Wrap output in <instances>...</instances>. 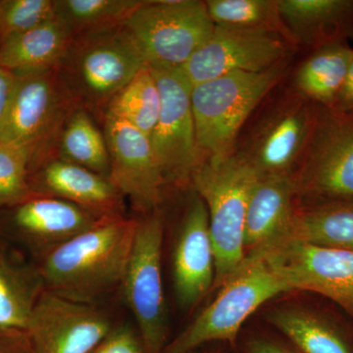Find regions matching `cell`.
I'll list each match as a JSON object with an SVG mask.
<instances>
[{
    "mask_svg": "<svg viewBox=\"0 0 353 353\" xmlns=\"http://www.w3.org/2000/svg\"><path fill=\"white\" fill-rule=\"evenodd\" d=\"M0 6H1V0H0Z\"/></svg>",
    "mask_w": 353,
    "mask_h": 353,
    "instance_id": "36",
    "label": "cell"
},
{
    "mask_svg": "<svg viewBox=\"0 0 353 353\" xmlns=\"http://www.w3.org/2000/svg\"><path fill=\"white\" fill-rule=\"evenodd\" d=\"M250 353H292L285 348L268 341H254L250 343Z\"/></svg>",
    "mask_w": 353,
    "mask_h": 353,
    "instance_id": "35",
    "label": "cell"
},
{
    "mask_svg": "<svg viewBox=\"0 0 353 353\" xmlns=\"http://www.w3.org/2000/svg\"><path fill=\"white\" fill-rule=\"evenodd\" d=\"M287 58L262 72H234L192 88L201 162L233 153L246 123L289 73Z\"/></svg>",
    "mask_w": 353,
    "mask_h": 353,
    "instance_id": "3",
    "label": "cell"
},
{
    "mask_svg": "<svg viewBox=\"0 0 353 353\" xmlns=\"http://www.w3.org/2000/svg\"><path fill=\"white\" fill-rule=\"evenodd\" d=\"M0 353H1V352H0Z\"/></svg>",
    "mask_w": 353,
    "mask_h": 353,
    "instance_id": "37",
    "label": "cell"
},
{
    "mask_svg": "<svg viewBox=\"0 0 353 353\" xmlns=\"http://www.w3.org/2000/svg\"><path fill=\"white\" fill-rule=\"evenodd\" d=\"M75 108L54 70L16 77L12 94L0 119V143L27 148L36 157L57 139Z\"/></svg>",
    "mask_w": 353,
    "mask_h": 353,
    "instance_id": "11",
    "label": "cell"
},
{
    "mask_svg": "<svg viewBox=\"0 0 353 353\" xmlns=\"http://www.w3.org/2000/svg\"><path fill=\"white\" fill-rule=\"evenodd\" d=\"M259 176L234 153L203 160L192 176V190L208 212L216 262L213 288L226 284L245 259L246 210Z\"/></svg>",
    "mask_w": 353,
    "mask_h": 353,
    "instance_id": "5",
    "label": "cell"
},
{
    "mask_svg": "<svg viewBox=\"0 0 353 353\" xmlns=\"http://www.w3.org/2000/svg\"><path fill=\"white\" fill-rule=\"evenodd\" d=\"M272 92L241 131L233 153L260 176H294L312 137L320 108L294 88Z\"/></svg>",
    "mask_w": 353,
    "mask_h": 353,
    "instance_id": "4",
    "label": "cell"
},
{
    "mask_svg": "<svg viewBox=\"0 0 353 353\" xmlns=\"http://www.w3.org/2000/svg\"><path fill=\"white\" fill-rule=\"evenodd\" d=\"M334 110L341 112H353V54L348 68L347 80Z\"/></svg>",
    "mask_w": 353,
    "mask_h": 353,
    "instance_id": "33",
    "label": "cell"
},
{
    "mask_svg": "<svg viewBox=\"0 0 353 353\" xmlns=\"http://www.w3.org/2000/svg\"><path fill=\"white\" fill-rule=\"evenodd\" d=\"M143 0H55L57 18L73 34L124 24Z\"/></svg>",
    "mask_w": 353,
    "mask_h": 353,
    "instance_id": "28",
    "label": "cell"
},
{
    "mask_svg": "<svg viewBox=\"0 0 353 353\" xmlns=\"http://www.w3.org/2000/svg\"><path fill=\"white\" fill-rule=\"evenodd\" d=\"M108 217L112 216L99 214L57 197L37 194L14 206L10 220L18 233L50 252Z\"/></svg>",
    "mask_w": 353,
    "mask_h": 353,
    "instance_id": "18",
    "label": "cell"
},
{
    "mask_svg": "<svg viewBox=\"0 0 353 353\" xmlns=\"http://www.w3.org/2000/svg\"><path fill=\"white\" fill-rule=\"evenodd\" d=\"M268 321L303 353H352L343 336L327 320L311 311L282 308Z\"/></svg>",
    "mask_w": 353,
    "mask_h": 353,
    "instance_id": "25",
    "label": "cell"
},
{
    "mask_svg": "<svg viewBox=\"0 0 353 353\" xmlns=\"http://www.w3.org/2000/svg\"><path fill=\"white\" fill-rule=\"evenodd\" d=\"M194 192L185 209L174 252L176 299L185 308L196 305L215 282V252L208 209Z\"/></svg>",
    "mask_w": 353,
    "mask_h": 353,
    "instance_id": "16",
    "label": "cell"
},
{
    "mask_svg": "<svg viewBox=\"0 0 353 353\" xmlns=\"http://www.w3.org/2000/svg\"><path fill=\"white\" fill-rule=\"evenodd\" d=\"M205 4L215 26L278 32L294 43L283 22L278 0H206Z\"/></svg>",
    "mask_w": 353,
    "mask_h": 353,
    "instance_id": "29",
    "label": "cell"
},
{
    "mask_svg": "<svg viewBox=\"0 0 353 353\" xmlns=\"http://www.w3.org/2000/svg\"><path fill=\"white\" fill-rule=\"evenodd\" d=\"M30 185L38 196L57 197L104 216L122 215L123 196L108 178L57 157H43Z\"/></svg>",
    "mask_w": 353,
    "mask_h": 353,
    "instance_id": "17",
    "label": "cell"
},
{
    "mask_svg": "<svg viewBox=\"0 0 353 353\" xmlns=\"http://www.w3.org/2000/svg\"><path fill=\"white\" fill-rule=\"evenodd\" d=\"M310 205L353 201V112L320 108L305 154L292 176Z\"/></svg>",
    "mask_w": 353,
    "mask_h": 353,
    "instance_id": "8",
    "label": "cell"
},
{
    "mask_svg": "<svg viewBox=\"0 0 353 353\" xmlns=\"http://www.w3.org/2000/svg\"><path fill=\"white\" fill-rule=\"evenodd\" d=\"M163 239V218L157 210L138 221L131 259L121 285L136 318L145 353H159L166 340L161 269Z\"/></svg>",
    "mask_w": 353,
    "mask_h": 353,
    "instance_id": "10",
    "label": "cell"
},
{
    "mask_svg": "<svg viewBox=\"0 0 353 353\" xmlns=\"http://www.w3.org/2000/svg\"><path fill=\"white\" fill-rule=\"evenodd\" d=\"M262 260L288 290L316 292L353 317V252L299 241L275 243L246 255Z\"/></svg>",
    "mask_w": 353,
    "mask_h": 353,
    "instance_id": "9",
    "label": "cell"
},
{
    "mask_svg": "<svg viewBox=\"0 0 353 353\" xmlns=\"http://www.w3.org/2000/svg\"><path fill=\"white\" fill-rule=\"evenodd\" d=\"M292 176H260L253 187L245 223V255L280 240L297 213Z\"/></svg>",
    "mask_w": 353,
    "mask_h": 353,
    "instance_id": "19",
    "label": "cell"
},
{
    "mask_svg": "<svg viewBox=\"0 0 353 353\" xmlns=\"http://www.w3.org/2000/svg\"><path fill=\"white\" fill-rule=\"evenodd\" d=\"M160 108L161 95L157 79L146 66L111 99L104 115L123 121L150 138Z\"/></svg>",
    "mask_w": 353,
    "mask_h": 353,
    "instance_id": "26",
    "label": "cell"
},
{
    "mask_svg": "<svg viewBox=\"0 0 353 353\" xmlns=\"http://www.w3.org/2000/svg\"><path fill=\"white\" fill-rule=\"evenodd\" d=\"M124 25L152 69L180 68L215 28L201 0H143Z\"/></svg>",
    "mask_w": 353,
    "mask_h": 353,
    "instance_id": "6",
    "label": "cell"
},
{
    "mask_svg": "<svg viewBox=\"0 0 353 353\" xmlns=\"http://www.w3.org/2000/svg\"><path fill=\"white\" fill-rule=\"evenodd\" d=\"M297 48L311 51L353 38V0H278Z\"/></svg>",
    "mask_w": 353,
    "mask_h": 353,
    "instance_id": "20",
    "label": "cell"
},
{
    "mask_svg": "<svg viewBox=\"0 0 353 353\" xmlns=\"http://www.w3.org/2000/svg\"><path fill=\"white\" fill-rule=\"evenodd\" d=\"M104 136L110 159L108 180L137 210H157L166 183L150 137L109 115H104Z\"/></svg>",
    "mask_w": 353,
    "mask_h": 353,
    "instance_id": "15",
    "label": "cell"
},
{
    "mask_svg": "<svg viewBox=\"0 0 353 353\" xmlns=\"http://www.w3.org/2000/svg\"><path fill=\"white\" fill-rule=\"evenodd\" d=\"M285 241L353 252V201L327 202L301 208L284 236L272 245Z\"/></svg>",
    "mask_w": 353,
    "mask_h": 353,
    "instance_id": "23",
    "label": "cell"
},
{
    "mask_svg": "<svg viewBox=\"0 0 353 353\" xmlns=\"http://www.w3.org/2000/svg\"><path fill=\"white\" fill-rule=\"evenodd\" d=\"M108 316L90 303L41 292L28 325L34 353H92L110 334Z\"/></svg>",
    "mask_w": 353,
    "mask_h": 353,
    "instance_id": "14",
    "label": "cell"
},
{
    "mask_svg": "<svg viewBox=\"0 0 353 353\" xmlns=\"http://www.w3.org/2000/svg\"><path fill=\"white\" fill-rule=\"evenodd\" d=\"M143 343L131 329L113 330L92 353H143Z\"/></svg>",
    "mask_w": 353,
    "mask_h": 353,
    "instance_id": "32",
    "label": "cell"
},
{
    "mask_svg": "<svg viewBox=\"0 0 353 353\" xmlns=\"http://www.w3.org/2000/svg\"><path fill=\"white\" fill-rule=\"evenodd\" d=\"M73 34L57 18L0 41V66L15 77L54 70Z\"/></svg>",
    "mask_w": 353,
    "mask_h": 353,
    "instance_id": "21",
    "label": "cell"
},
{
    "mask_svg": "<svg viewBox=\"0 0 353 353\" xmlns=\"http://www.w3.org/2000/svg\"><path fill=\"white\" fill-rule=\"evenodd\" d=\"M55 141L57 157L108 179L110 159L105 136L87 109L74 108L70 111Z\"/></svg>",
    "mask_w": 353,
    "mask_h": 353,
    "instance_id": "24",
    "label": "cell"
},
{
    "mask_svg": "<svg viewBox=\"0 0 353 353\" xmlns=\"http://www.w3.org/2000/svg\"><path fill=\"white\" fill-rule=\"evenodd\" d=\"M296 50L278 32L215 26L205 43L176 69L192 88L234 72L265 71Z\"/></svg>",
    "mask_w": 353,
    "mask_h": 353,
    "instance_id": "12",
    "label": "cell"
},
{
    "mask_svg": "<svg viewBox=\"0 0 353 353\" xmlns=\"http://www.w3.org/2000/svg\"><path fill=\"white\" fill-rule=\"evenodd\" d=\"M39 294L31 276L0 253V331L27 333Z\"/></svg>",
    "mask_w": 353,
    "mask_h": 353,
    "instance_id": "27",
    "label": "cell"
},
{
    "mask_svg": "<svg viewBox=\"0 0 353 353\" xmlns=\"http://www.w3.org/2000/svg\"><path fill=\"white\" fill-rule=\"evenodd\" d=\"M57 18L55 0H1L0 41Z\"/></svg>",
    "mask_w": 353,
    "mask_h": 353,
    "instance_id": "31",
    "label": "cell"
},
{
    "mask_svg": "<svg viewBox=\"0 0 353 353\" xmlns=\"http://www.w3.org/2000/svg\"><path fill=\"white\" fill-rule=\"evenodd\" d=\"M353 54L350 41H338L309 51L294 70L290 87L318 108L334 109Z\"/></svg>",
    "mask_w": 353,
    "mask_h": 353,
    "instance_id": "22",
    "label": "cell"
},
{
    "mask_svg": "<svg viewBox=\"0 0 353 353\" xmlns=\"http://www.w3.org/2000/svg\"><path fill=\"white\" fill-rule=\"evenodd\" d=\"M31 150L0 143V208H12L37 196L30 185Z\"/></svg>",
    "mask_w": 353,
    "mask_h": 353,
    "instance_id": "30",
    "label": "cell"
},
{
    "mask_svg": "<svg viewBox=\"0 0 353 353\" xmlns=\"http://www.w3.org/2000/svg\"><path fill=\"white\" fill-rule=\"evenodd\" d=\"M285 292H289L287 287L262 260L243 261L212 303L179 334L166 353H189L209 341L234 343L245 320Z\"/></svg>",
    "mask_w": 353,
    "mask_h": 353,
    "instance_id": "7",
    "label": "cell"
},
{
    "mask_svg": "<svg viewBox=\"0 0 353 353\" xmlns=\"http://www.w3.org/2000/svg\"><path fill=\"white\" fill-rule=\"evenodd\" d=\"M146 66L123 24L77 34L55 72L75 108L104 114L111 99Z\"/></svg>",
    "mask_w": 353,
    "mask_h": 353,
    "instance_id": "2",
    "label": "cell"
},
{
    "mask_svg": "<svg viewBox=\"0 0 353 353\" xmlns=\"http://www.w3.org/2000/svg\"><path fill=\"white\" fill-rule=\"evenodd\" d=\"M15 82L16 77L0 66V119L6 112Z\"/></svg>",
    "mask_w": 353,
    "mask_h": 353,
    "instance_id": "34",
    "label": "cell"
},
{
    "mask_svg": "<svg viewBox=\"0 0 353 353\" xmlns=\"http://www.w3.org/2000/svg\"><path fill=\"white\" fill-rule=\"evenodd\" d=\"M152 69V68H150ZM161 108L150 141L165 183H190L201 163L192 108V87L178 69H152Z\"/></svg>",
    "mask_w": 353,
    "mask_h": 353,
    "instance_id": "13",
    "label": "cell"
},
{
    "mask_svg": "<svg viewBox=\"0 0 353 353\" xmlns=\"http://www.w3.org/2000/svg\"><path fill=\"white\" fill-rule=\"evenodd\" d=\"M137 225V220L112 216L46 252L41 276L48 290L90 303L122 285Z\"/></svg>",
    "mask_w": 353,
    "mask_h": 353,
    "instance_id": "1",
    "label": "cell"
}]
</instances>
